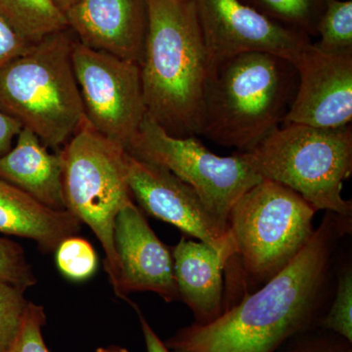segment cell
<instances>
[{"mask_svg": "<svg viewBox=\"0 0 352 352\" xmlns=\"http://www.w3.org/2000/svg\"><path fill=\"white\" fill-rule=\"evenodd\" d=\"M179 300L194 316L193 323L206 325L226 311L224 268L226 256L205 243L182 237L173 249Z\"/></svg>", "mask_w": 352, "mask_h": 352, "instance_id": "15", "label": "cell"}, {"mask_svg": "<svg viewBox=\"0 0 352 352\" xmlns=\"http://www.w3.org/2000/svg\"><path fill=\"white\" fill-rule=\"evenodd\" d=\"M317 212L295 191L270 179L243 194L228 217L234 256L224 268L226 303L232 294L233 307L236 296L239 300L288 266L314 235Z\"/></svg>", "mask_w": 352, "mask_h": 352, "instance_id": "4", "label": "cell"}, {"mask_svg": "<svg viewBox=\"0 0 352 352\" xmlns=\"http://www.w3.org/2000/svg\"><path fill=\"white\" fill-rule=\"evenodd\" d=\"M25 289L0 280V352H7L15 342L27 311Z\"/></svg>", "mask_w": 352, "mask_h": 352, "instance_id": "22", "label": "cell"}, {"mask_svg": "<svg viewBox=\"0 0 352 352\" xmlns=\"http://www.w3.org/2000/svg\"><path fill=\"white\" fill-rule=\"evenodd\" d=\"M45 322L43 307L30 302L20 332L7 352H50L43 333Z\"/></svg>", "mask_w": 352, "mask_h": 352, "instance_id": "26", "label": "cell"}, {"mask_svg": "<svg viewBox=\"0 0 352 352\" xmlns=\"http://www.w3.org/2000/svg\"><path fill=\"white\" fill-rule=\"evenodd\" d=\"M263 179L281 183L317 210L352 217L351 201L342 198L352 175V126L319 129L282 124L256 147L241 152Z\"/></svg>", "mask_w": 352, "mask_h": 352, "instance_id": "6", "label": "cell"}, {"mask_svg": "<svg viewBox=\"0 0 352 352\" xmlns=\"http://www.w3.org/2000/svg\"><path fill=\"white\" fill-rule=\"evenodd\" d=\"M69 29L38 41L0 69V110L59 149L82 126L85 116L76 82Z\"/></svg>", "mask_w": 352, "mask_h": 352, "instance_id": "5", "label": "cell"}, {"mask_svg": "<svg viewBox=\"0 0 352 352\" xmlns=\"http://www.w3.org/2000/svg\"><path fill=\"white\" fill-rule=\"evenodd\" d=\"M0 178L45 207L67 210L61 153L48 151L27 127H23L12 149L0 157Z\"/></svg>", "mask_w": 352, "mask_h": 352, "instance_id": "16", "label": "cell"}, {"mask_svg": "<svg viewBox=\"0 0 352 352\" xmlns=\"http://www.w3.org/2000/svg\"><path fill=\"white\" fill-rule=\"evenodd\" d=\"M96 352H129L124 347L119 346H110L107 347H99Z\"/></svg>", "mask_w": 352, "mask_h": 352, "instance_id": "31", "label": "cell"}, {"mask_svg": "<svg viewBox=\"0 0 352 352\" xmlns=\"http://www.w3.org/2000/svg\"><path fill=\"white\" fill-rule=\"evenodd\" d=\"M64 16L78 43L140 64L147 0H80Z\"/></svg>", "mask_w": 352, "mask_h": 352, "instance_id": "14", "label": "cell"}, {"mask_svg": "<svg viewBox=\"0 0 352 352\" xmlns=\"http://www.w3.org/2000/svg\"><path fill=\"white\" fill-rule=\"evenodd\" d=\"M72 62L85 119L126 149L147 113L139 64L92 50L76 39Z\"/></svg>", "mask_w": 352, "mask_h": 352, "instance_id": "9", "label": "cell"}, {"mask_svg": "<svg viewBox=\"0 0 352 352\" xmlns=\"http://www.w3.org/2000/svg\"><path fill=\"white\" fill-rule=\"evenodd\" d=\"M280 352H352V342L316 328L292 338L280 347Z\"/></svg>", "mask_w": 352, "mask_h": 352, "instance_id": "25", "label": "cell"}, {"mask_svg": "<svg viewBox=\"0 0 352 352\" xmlns=\"http://www.w3.org/2000/svg\"><path fill=\"white\" fill-rule=\"evenodd\" d=\"M135 307L140 322L141 331H142L143 338H144L146 351L147 352H170V349L166 346L164 340L160 339L159 336L155 332L154 329L150 325L149 322L145 318L144 315L141 314L140 310Z\"/></svg>", "mask_w": 352, "mask_h": 352, "instance_id": "29", "label": "cell"}, {"mask_svg": "<svg viewBox=\"0 0 352 352\" xmlns=\"http://www.w3.org/2000/svg\"><path fill=\"white\" fill-rule=\"evenodd\" d=\"M80 229L82 222L68 210L45 207L0 178V233L31 239L41 252H52Z\"/></svg>", "mask_w": 352, "mask_h": 352, "instance_id": "17", "label": "cell"}, {"mask_svg": "<svg viewBox=\"0 0 352 352\" xmlns=\"http://www.w3.org/2000/svg\"><path fill=\"white\" fill-rule=\"evenodd\" d=\"M270 19L308 36H316L317 25L328 0H242Z\"/></svg>", "mask_w": 352, "mask_h": 352, "instance_id": "19", "label": "cell"}, {"mask_svg": "<svg viewBox=\"0 0 352 352\" xmlns=\"http://www.w3.org/2000/svg\"><path fill=\"white\" fill-rule=\"evenodd\" d=\"M298 75L289 60L266 52L237 55L210 71L200 135L247 152L282 126Z\"/></svg>", "mask_w": 352, "mask_h": 352, "instance_id": "3", "label": "cell"}, {"mask_svg": "<svg viewBox=\"0 0 352 352\" xmlns=\"http://www.w3.org/2000/svg\"><path fill=\"white\" fill-rule=\"evenodd\" d=\"M22 129L20 122L0 110V157L12 149L14 140L17 139Z\"/></svg>", "mask_w": 352, "mask_h": 352, "instance_id": "28", "label": "cell"}, {"mask_svg": "<svg viewBox=\"0 0 352 352\" xmlns=\"http://www.w3.org/2000/svg\"><path fill=\"white\" fill-rule=\"evenodd\" d=\"M31 44L0 18V69L24 52Z\"/></svg>", "mask_w": 352, "mask_h": 352, "instance_id": "27", "label": "cell"}, {"mask_svg": "<svg viewBox=\"0 0 352 352\" xmlns=\"http://www.w3.org/2000/svg\"><path fill=\"white\" fill-rule=\"evenodd\" d=\"M351 224V217L325 212L283 270L214 321L179 329L164 344L170 352H276L295 336L318 328L328 307L335 254Z\"/></svg>", "mask_w": 352, "mask_h": 352, "instance_id": "1", "label": "cell"}, {"mask_svg": "<svg viewBox=\"0 0 352 352\" xmlns=\"http://www.w3.org/2000/svg\"><path fill=\"white\" fill-rule=\"evenodd\" d=\"M210 69L248 52H266L293 63L311 44L307 34L278 24L242 0H195Z\"/></svg>", "mask_w": 352, "mask_h": 352, "instance_id": "10", "label": "cell"}, {"mask_svg": "<svg viewBox=\"0 0 352 352\" xmlns=\"http://www.w3.org/2000/svg\"><path fill=\"white\" fill-rule=\"evenodd\" d=\"M139 67L148 115L176 138L200 135L210 66L195 0H147Z\"/></svg>", "mask_w": 352, "mask_h": 352, "instance_id": "2", "label": "cell"}, {"mask_svg": "<svg viewBox=\"0 0 352 352\" xmlns=\"http://www.w3.org/2000/svg\"><path fill=\"white\" fill-rule=\"evenodd\" d=\"M51 1H52V3L54 4L58 10L64 15L69 9L75 6L80 0H51Z\"/></svg>", "mask_w": 352, "mask_h": 352, "instance_id": "30", "label": "cell"}, {"mask_svg": "<svg viewBox=\"0 0 352 352\" xmlns=\"http://www.w3.org/2000/svg\"><path fill=\"white\" fill-rule=\"evenodd\" d=\"M0 18L31 43L68 29L51 0H0Z\"/></svg>", "mask_w": 352, "mask_h": 352, "instance_id": "18", "label": "cell"}, {"mask_svg": "<svg viewBox=\"0 0 352 352\" xmlns=\"http://www.w3.org/2000/svg\"><path fill=\"white\" fill-rule=\"evenodd\" d=\"M119 263L116 296L127 300L135 292H151L166 302L179 300L173 251L157 238L133 201L120 210L113 228Z\"/></svg>", "mask_w": 352, "mask_h": 352, "instance_id": "13", "label": "cell"}, {"mask_svg": "<svg viewBox=\"0 0 352 352\" xmlns=\"http://www.w3.org/2000/svg\"><path fill=\"white\" fill-rule=\"evenodd\" d=\"M0 280L23 289L36 284L32 266L28 263L24 250L6 238L0 237Z\"/></svg>", "mask_w": 352, "mask_h": 352, "instance_id": "24", "label": "cell"}, {"mask_svg": "<svg viewBox=\"0 0 352 352\" xmlns=\"http://www.w3.org/2000/svg\"><path fill=\"white\" fill-rule=\"evenodd\" d=\"M319 329L336 333L352 342V268L342 267L337 275L333 300L318 325Z\"/></svg>", "mask_w": 352, "mask_h": 352, "instance_id": "21", "label": "cell"}, {"mask_svg": "<svg viewBox=\"0 0 352 352\" xmlns=\"http://www.w3.org/2000/svg\"><path fill=\"white\" fill-rule=\"evenodd\" d=\"M126 170L131 196L147 214L210 245L223 254L228 261L233 258L230 234L220 226L190 185L163 166L127 152Z\"/></svg>", "mask_w": 352, "mask_h": 352, "instance_id": "11", "label": "cell"}, {"mask_svg": "<svg viewBox=\"0 0 352 352\" xmlns=\"http://www.w3.org/2000/svg\"><path fill=\"white\" fill-rule=\"evenodd\" d=\"M293 64L298 71V88L282 124L319 129L351 124L352 54H327L311 43Z\"/></svg>", "mask_w": 352, "mask_h": 352, "instance_id": "12", "label": "cell"}, {"mask_svg": "<svg viewBox=\"0 0 352 352\" xmlns=\"http://www.w3.org/2000/svg\"><path fill=\"white\" fill-rule=\"evenodd\" d=\"M126 151L163 166L190 185L226 230L234 204L263 180L242 153L217 156L195 136L176 138L168 133L148 113Z\"/></svg>", "mask_w": 352, "mask_h": 352, "instance_id": "8", "label": "cell"}, {"mask_svg": "<svg viewBox=\"0 0 352 352\" xmlns=\"http://www.w3.org/2000/svg\"><path fill=\"white\" fill-rule=\"evenodd\" d=\"M60 153L67 210L87 224L100 242L105 252V270L115 293L119 263L113 228L120 210L132 201L126 149L102 135L85 119Z\"/></svg>", "mask_w": 352, "mask_h": 352, "instance_id": "7", "label": "cell"}, {"mask_svg": "<svg viewBox=\"0 0 352 352\" xmlns=\"http://www.w3.org/2000/svg\"><path fill=\"white\" fill-rule=\"evenodd\" d=\"M58 268L76 281L91 277L97 270V254L88 241L78 236L67 238L56 250Z\"/></svg>", "mask_w": 352, "mask_h": 352, "instance_id": "23", "label": "cell"}, {"mask_svg": "<svg viewBox=\"0 0 352 352\" xmlns=\"http://www.w3.org/2000/svg\"><path fill=\"white\" fill-rule=\"evenodd\" d=\"M317 50L327 54H352V0H328L317 25Z\"/></svg>", "mask_w": 352, "mask_h": 352, "instance_id": "20", "label": "cell"}]
</instances>
